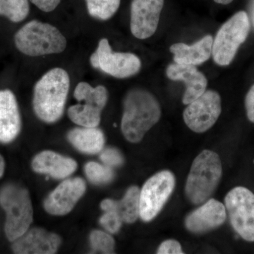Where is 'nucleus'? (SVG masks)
Listing matches in <instances>:
<instances>
[{
    "label": "nucleus",
    "mask_w": 254,
    "mask_h": 254,
    "mask_svg": "<svg viewBox=\"0 0 254 254\" xmlns=\"http://www.w3.org/2000/svg\"><path fill=\"white\" fill-rule=\"evenodd\" d=\"M160 117L161 108L154 95L142 88L131 89L124 100L121 124L124 136L131 143H138Z\"/></svg>",
    "instance_id": "f257e3e1"
},
{
    "label": "nucleus",
    "mask_w": 254,
    "mask_h": 254,
    "mask_svg": "<svg viewBox=\"0 0 254 254\" xmlns=\"http://www.w3.org/2000/svg\"><path fill=\"white\" fill-rule=\"evenodd\" d=\"M70 87L68 73L54 68L45 73L34 87L33 105L35 113L46 123H54L63 115Z\"/></svg>",
    "instance_id": "f03ea898"
},
{
    "label": "nucleus",
    "mask_w": 254,
    "mask_h": 254,
    "mask_svg": "<svg viewBox=\"0 0 254 254\" xmlns=\"http://www.w3.org/2000/svg\"><path fill=\"white\" fill-rule=\"evenodd\" d=\"M222 173L219 155L212 150L202 151L193 160L187 178V198L195 205L208 200L218 186Z\"/></svg>",
    "instance_id": "7ed1b4c3"
},
{
    "label": "nucleus",
    "mask_w": 254,
    "mask_h": 254,
    "mask_svg": "<svg viewBox=\"0 0 254 254\" xmlns=\"http://www.w3.org/2000/svg\"><path fill=\"white\" fill-rule=\"evenodd\" d=\"M14 43L21 53L30 57L58 54L64 51L67 45L66 38L58 28L36 20L18 30Z\"/></svg>",
    "instance_id": "20e7f679"
},
{
    "label": "nucleus",
    "mask_w": 254,
    "mask_h": 254,
    "mask_svg": "<svg viewBox=\"0 0 254 254\" xmlns=\"http://www.w3.org/2000/svg\"><path fill=\"white\" fill-rule=\"evenodd\" d=\"M0 204L6 214L5 232L10 241L22 236L33 222V207L26 189L8 185L0 192Z\"/></svg>",
    "instance_id": "39448f33"
},
{
    "label": "nucleus",
    "mask_w": 254,
    "mask_h": 254,
    "mask_svg": "<svg viewBox=\"0 0 254 254\" xmlns=\"http://www.w3.org/2000/svg\"><path fill=\"white\" fill-rule=\"evenodd\" d=\"M250 31V18L245 11H239L224 23L213 40L212 55L215 63L220 66L230 64Z\"/></svg>",
    "instance_id": "423d86ee"
},
{
    "label": "nucleus",
    "mask_w": 254,
    "mask_h": 254,
    "mask_svg": "<svg viewBox=\"0 0 254 254\" xmlns=\"http://www.w3.org/2000/svg\"><path fill=\"white\" fill-rule=\"evenodd\" d=\"M74 98L83 104L70 107L68 118L73 123L83 127H97L100 125L101 113L108 99L105 86L93 88L86 82H80L74 91Z\"/></svg>",
    "instance_id": "0eeeda50"
},
{
    "label": "nucleus",
    "mask_w": 254,
    "mask_h": 254,
    "mask_svg": "<svg viewBox=\"0 0 254 254\" xmlns=\"http://www.w3.org/2000/svg\"><path fill=\"white\" fill-rule=\"evenodd\" d=\"M175 177L172 172L164 170L147 180L140 191L139 217L150 222L160 213L173 193Z\"/></svg>",
    "instance_id": "6e6552de"
},
{
    "label": "nucleus",
    "mask_w": 254,
    "mask_h": 254,
    "mask_svg": "<svg viewBox=\"0 0 254 254\" xmlns=\"http://www.w3.org/2000/svg\"><path fill=\"white\" fill-rule=\"evenodd\" d=\"M90 63L93 68L118 78L134 76L141 68V60L136 55L113 52L107 38L100 40L98 48L90 58Z\"/></svg>",
    "instance_id": "1a4fd4ad"
},
{
    "label": "nucleus",
    "mask_w": 254,
    "mask_h": 254,
    "mask_svg": "<svg viewBox=\"0 0 254 254\" xmlns=\"http://www.w3.org/2000/svg\"><path fill=\"white\" fill-rule=\"evenodd\" d=\"M225 206L235 231L244 240L254 242V194L245 187H235L227 193Z\"/></svg>",
    "instance_id": "9d476101"
},
{
    "label": "nucleus",
    "mask_w": 254,
    "mask_h": 254,
    "mask_svg": "<svg viewBox=\"0 0 254 254\" xmlns=\"http://www.w3.org/2000/svg\"><path fill=\"white\" fill-rule=\"evenodd\" d=\"M221 111L220 95L218 92L208 90L188 105L184 111V120L192 131L203 133L215 125Z\"/></svg>",
    "instance_id": "9b49d317"
},
{
    "label": "nucleus",
    "mask_w": 254,
    "mask_h": 254,
    "mask_svg": "<svg viewBox=\"0 0 254 254\" xmlns=\"http://www.w3.org/2000/svg\"><path fill=\"white\" fill-rule=\"evenodd\" d=\"M164 0H133L131 6L130 28L138 39H147L158 28Z\"/></svg>",
    "instance_id": "f8f14e48"
},
{
    "label": "nucleus",
    "mask_w": 254,
    "mask_h": 254,
    "mask_svg": "<svg viewBox=\"0 0 254 254\" xmlns=\"http://www.w3.org/2000/svg\"><path fill=\"white\" fill-rule=\"evenodd\" d=\"M86 189V182L81 177L64 180L45 200V209L51 215H66L74 208Z\"/></svg>",
    "instance_id": "ddd939ff"
},
{
    "label": "nucleus",
    "mask_w": 254,
    "mask_h": 254,
    "mask_svg": "<svg viewBox=\"0 0 254 254\" xmlns=\"http://www.w3.org/2000/svg\"><path fill=\"white\" fill-rule=\"evenodd\" d=\"M14 242L12 250L15 254H53L59 248L61 239L56 234L35 227Z\"/></svg>",
    "instance_id": "4468645a"
},
{
    "label": "nucleus",
    "mask_w": 254,
    "mask_h": 254,
    "mask_svg": "<svg viewBox=\"0 0 254 254\" xmlns=\"http://www.w3.org/2000/svg\"><path fill=\"white\" fill-rule=\"evenodd\" d=\"M225 206L218 200L210 199L187 216L185 225L193 233H203L220 227L226 220Z\"/></svg>",
    "instance_id": "2eb2a0df"
},
{
    "label": "nucleus",
    "mask_w": 254,
    "mask_h": 254,
    "mask_svg": "<svg viewBox=\"0 0 254 254\" xmlns=\"http://www.w3.org/2000/svg\"><path fill=\"white\" fill-rule=\"evenodd\" d=\"M167 76L173 81H183L186 84V91L182 102L189 105L206 91L208 80L193 65L171 64L166 69Z\"/></svg>",
    "instance_id": "dca6fc26"
},
{
    "label": "nucleus",
    "mask_w": 254,
    "mask_h": 254,
    "mask_svg": "<svg viewBox=\"0 0 254 254\" xmlns=\"http://www.w3.org/2000/svg\"><path fill=\"white\" fill-rule=\"evenodd\" d=\"M21 127V117L14 93L9 90L0 91V141H12Z\"/></svg>",
    "instance_id": "f3484780"
},
{
    "label": "nucleus",
    "mask_w": 254,
    "mask_h": 254,
    "mask_svg": "<svg viewBox=\"0 0 254 254\" xmlns=\"http://www.w3.org/2000/svg\"><path fill=\"white\" fill-rule=\"evenodd\" d=\"M32 168L36 173L46 174L55 179H64L74 173L77 163L73 159L45 150L33 159Z\"/></svg>",
    "instance_id": "a211bd4d"
},
{
    "label": "nucleus",
    "mask_w": 254,
    "mask_h": 254,
    "mask_svg": "<svg viewBox=\"0 0 254 254\" xmlns=\"http://www.w3.org/2000/svg\"><path fill=\"white\" fill-rule=\"evenodd\" d=\"M213 43V37L208 35L191 46L182 43H175L170 47V50L174 55L175 63L197 66L210 58Z\"/></svg>",
    "instance_id": "6ab92c4d"
},
{
    "label": "nucleus",
    "mask_w": 254,
    "mask_h": 254,
    "mask_svg": "<svg viewBox=\"0 0 254 254\" xmlns=\"http://www.w3.org/2000/svg\"><path fill=\"white\" fill-rule=\"evenodd\" d=\"M140 191L138 187H130L123 199H105L102 202L100 207L105 212H116L123 222L133 223L139 217Z\"/></svg>",
    "instance_id": "aec40b11"
},
{
    "label": "nucleus",
    "mask_w": 254,
    "mask_h": 254,
    "mask_svg": "<svg viewBox=\"0 0 254 254\" xmlns=\"http://www.w3.org/2000/svg\"><path fill=\"white\" fill-rule=\"evenodd\" d=\"M68 141L74 148L86 154H96L105 145L103 132L97 127L74 128L68 133Z\"/></svg>",
    "instance_id": "412c9836"
},
{
    "label": "nucleus",
    "mask_w": 254,
    "mask_h": 254,
    "mask_svg": "<svg viewBox=\"0 0 254 254\" xmlns=\"http://www.w3.org/2000/svg\"><path fill=\"white\" fill-rule=\"evenodd\" d=\"M28 0H0V16H4L12 22L23 21L29 14Z\"/></svg>",
    "instance_id": "4be33fe9"
},
{
    "label": "nucleus",
    "mask_w": 254,
    "mask_h": 254,
    "mask_svg": "<svg viewBox=\"0 0 254 254\" xmlns=\"http://www.w3.org/2000/svg\"><path fill=\"white\" fill-rule=\"evenodd\" d=\"M88 14L97 19H110L120 7L121 0H86Z\"/></svg>",
    "instance_id": "5701e85b"
},
{
    "label": "nucleus",
    "mask_w": 254,
    "mask_h": 254,
    "mask_svg": "<svg viewBox=\"0 0 254 254\" xmlns=\"http://www.w3.org/2000/svg\"><path fill=\"white\" fill-rule=\"evenodd\" d=\"M85 172L89 181L95 185H103L113 180V170L107 165L90 162L85 166Z\"/></svg>",
    "instance_id": "b1692460"
},
{
    "label": "nucleus",
    "mask_w": 254,
    "mask_h": 254,
    "mask_svg": "<svg viewBox=\"0 0 254 254\" xmlns=\"http://www.w3.org/2000/svg\"><path fill=\"white\" fill-rule=\"evenodd\" d=\"M91 248L93 252L102 254H114L115 240L108 234L100 230L92 232L90 236Z\"/></svg>",
    "instance_id": "393cba45"
},
{
    "label": "nucleus",
    "mask_w": 254,
    "mask_h": 254,
    "mask_svg": "<svg viewBox=\"0 0 254 254\" xmlns=\"http://www.w3.org/2000/svg\"><path fill=\"white\" fill-rule=\"evenodd\" d=\"M123 220L115 211H106L100 219V223L110 233H117L123 224Z\"/></svg>",
    "instance_id": "a878e982"
},
{
    "label": "nucleus",
    "mask_w": 254,
    "mask_h": 254,
    "mask_svg": "<svg viewBox=\"0 0 254 254\" xmlns=\"http://www.w3.org/2000/svg\"><path fill=\"white\" fill-rule=\"evenodd\" d=\"M100 158L105 165L111 168L120 166L124 163L123 155L115 148H110L103 150L100 154Z\"/></svg>",
    "instance_id": "bb28decb"
},
{
    "label": "nucleus",
    "mask_w": 254,
    "mask_h": 254,
    "mask_svg": "<svg viewBox=\"0 0 254 254\" xmlns=\"http://www.w3.org/2000/svg\"><path fill=\"white\" fill-rule=\"evenodd\" d=\"M157 254H182V246L176 240L165 241L159 247Z\"/></svg>",
    "instance_id": "cd10ccee"
},
{
    "label": "nucleus",
    "mask_w": 254,
    "mask_h": 254,
    "mask_svg": "<svg viewBox=\"0 0 254 254\" xmlns=\"http://www.w3.org/2000/svg\"><path fill=\"white\" fill-rule=\"evenodd\" d=\"M38 9L45 12H50L58 7L61 0H30Z\"/></svg>",
    "instance_id": "c85d7f7f"
},
{
    "label": "nucleus",
    "mask_w": 254,
    "mask_h": 254,
    "mask_svg": "<svg viewBox=\"0 0 254 254\" xmlns=\"http://www.w3.org/2000/svg\"><path fill=\"white\" fill-rule=\"evenodd\" d=\"M245 107L249 120L254 123V85L246 96Z\"/></svg>",
    "instance_id": "c756f323"
},
{
    "label": "nucleus",
    "mask_w": 254,
    "mask_h": 254,
    "mask_svg": "<svg viewBox=\"0 0 254 254\" xmlns=\"http://www.w3.org/2000/svg\"><path fill=\"white\" fill-rule=\"evenodd\" d=\"M4 171V161L1 155H0V177L2 176Z\"/></svg>",
    "instance_id": "7c9ffc66"
},
{
    "label": "nucleus",
    "mask_w": 254,
    "mask_h": 254,
    "mask_svg": "<svg viewBox=\"0 0 254 254\" xmlns=\"http://www.w3.org/2000/svg\"><path fill=\"white\" fill-rule=\"evenodd\" d=\"M218 4H228L231 3L233 0H214Z\"/></svg>",
    "instance_id": "2f4dec72"
}]
</instances>
